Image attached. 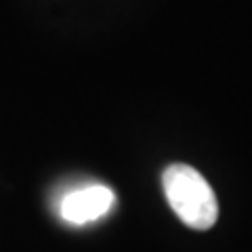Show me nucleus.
I'll list each match as a JSON object with an SVG mask.
<instances>
[{"mask_svg": "<svg viewBox=\"0 0 252 252\" xmlns=\"http://www.w3.org/2000/svg\"><path fill=\"white\" fill-rule=\"evenodd\" d=\"M114 206V193L105 185H89L67 193L61 202V217L74 225H84L107 215Z\"/></svg>", "mask_w": 252, "mask_h": 252, "instance_id": "nucleus-2", "label": "nucleus"}, {"mask_svg": "<svg viewBox=\"0 0 252 252\" xmlns=\"http://www.w3.org/2000/svg\"><path fill=\"white\" fill-rule=\"evenodd\" d=\"M162 185L170 208L187 227L204 231L217 223V195L195 168L187 164H170L162 175Z\"/></svg>", "mask_w": 252, "mask_h": 252, "instance_id": "nucleus-1", "label": "nucleus"}]
</instances>
